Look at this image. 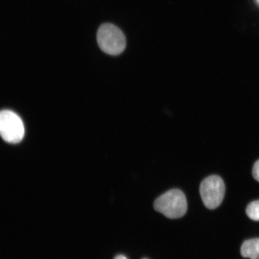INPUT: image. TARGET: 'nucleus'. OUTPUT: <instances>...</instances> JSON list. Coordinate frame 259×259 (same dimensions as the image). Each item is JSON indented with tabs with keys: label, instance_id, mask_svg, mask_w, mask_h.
<instances>
[{
	"label": "nucleus",
	"instance_id": "9d476101",
	"mask_svg": "<svg viewBox=\"0 0 259 259\" xmlns=\"http://www.w3.org/2000/svg\"><path fill=\"white\" fill-rule=\"evenodd\" d=\"M258 1H259V0H258Z\"/></svg>",
	"mask_w": 259,
	"mask_h": 259
},
{
	"label": "nucleus",
	"instance_id": "f03ea898",
	"mask_svg": "<svg viewBox=\"0 0 259 259\" xmlns=\"http://www.w3.org/2000/svg\"><path fill=\"white\" fill-rule=\"evenodd\" d=\"M97 43L101 50L111 56H118L126 47L125 37L122 31L112 24H103L97 34Z\"/></svg>",
	"mask_w": 259,
	"mask_h": 259
},
{
	"label": "nucleus",
	"instance_id": "7ed1b4c3",
	"mask_svg": "<svg viewBox=\"0 0 259 259\" xmlns=\"http://www.w3.org/2000/svg\"><path fill=\"white\" fill-rule=\"evenodd\" d=\"M25 128L20 117L14 112L0 111V136L10 144H18L23 139Z\"/></svg>",
	"mask_w": 259,
	"mask_h": 259
},
{
	"label": "nucleus",
	"instance_id": "1a4fd4ad",
	"mask_svg": "<svg viewBox=\"0 0 259 259\" xmlns=\"http://www.w3.org/2000/svg\"><path fill=\"white\" fill-rule=\"evenodd\" d=\"M144 259H147V258H144Z\"/></svg>",
	"mask_w": 259,
	"mask_h": 259
},
{
	"label": "nucleus",
	"instance_id": "20e7f679",
	"mask_svg": "<svg viewBox=\"0 0 259 259\" xmlns=\"http://www.w3.org/2000/svg\"><path fill=\"white\" fill-rule=\"evenodd\" d=\"M200 193L207 208H218L224 199L225 185L221 177L212 176L205 178L200 186Z\"/></svg>",
	"mask_w": 259,
	"mask_h": 259
},
{
	"label": "nucleus",
	"instance_id": "39448f33",
	"mask_svg": "<svg viewBox=\"0 0 259 259\" xmlns=\"http://www.w3.org/2000/svg\"><path fill=\"white\" fill-rule=\"evenodd\" d=\"M241 253L245 258L259 259V238L248 239L243 243Z\"/></svg>",
	"mask_w": 259,
	"mask_h": 259
},
{
	"label": "nucleus",
	"instance_id": "6e6552de",
	"mask_svg": "<svg viewBox=\"0 0 259 259\" xmlns=\"http://www.w3.org/2000/svg\"><path fill=\"white\" fill-rule=\"evenodd\" d=\"M115 259H127V257L124 256V255H119L116 256Z\"/></svg>",
	"mask_w": 259,
	"mask_h": 259
},
{
	"label": "nucleus",
	"instance_id": "f257e3e1",
	"mask_svg": "<svg viewBox=\"0 0 259 259\" xmlns=\"http://www.w3.org/2000/svg\"><path fill=\"white\" fill-rule=\"evenodd\" d=\"M154 209L169 219L182 218L187 210L185 194L178 189H172L162 194L155 200Z\"/></svg>",
	"mask_w": 259,
	"mask_h": 259
},
{
	"label": "nucleus",
	"instance_id": "0eeeda50",
	"mask_svg": "<svg viewBox=\"0 0 259 259\" xmlns=\"http://www.w3.org/2000/svg\"><path fill=\"white\" fill-rule=\"evenodd\" d=\"M252 174L254 179L259 182V160L254 163Z\"/></svg>",
	"mask_w": 259,
	"mask_h": 259
},
{
	"label": "nucleus",
	"instance_id": "423d86ee",
	"mask_svg": "<svg viewBox=\"0 0 259 259\" xmlns=\"http://www.w3.org/2000/svg\"><path fill=\"white\" fill-rule=\"evenodd\" d=\"M247 216L254 221H259V200L251 202L246 208Z\"/></svg>",
	"mask_w": 259,
	"mask_h": 259
}]
</instances>
